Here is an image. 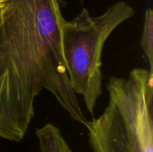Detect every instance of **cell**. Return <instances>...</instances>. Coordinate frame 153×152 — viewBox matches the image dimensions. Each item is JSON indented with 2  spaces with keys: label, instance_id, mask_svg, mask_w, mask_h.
<instances>
[{
  "label": "cell",
  "instance_id": "3957f363",
  "mask_svg": "<svg viewBox=\"0 0 153 152\" xmlns=\"http://www.w3.org/2000/svg\"><path fill=\"white\" fill-rule=\"evenodd\" d=\"M153 107L142 97L117 95L87 122L93 152H153Z\"/></svg>",
  "mask_w": 153,
  "mask_h": 152
},
{
  "label": "cell",
  "instance_id": "277c9868",
  "mask_svg": "<svg viewBox=\"0 0 153 152\" xmlns=\"http://www.w3.org/2000/svg\"><path fill=\"white\" fill-rule=\"evenodd\" d=\"M40 152H73L59 128L47 123L36 130Z\"/></svg>",
  "mask_w": 153,
  "mask_h": 152
},
{
  "label": "cell",
  "instance_id": "52a82bcc",
  "mask_svg": "<svg viewBox=\"0 0 153 152\" xmlns=\"http://www.w3.org/2000/svg\"><path fill=\"white\" fill-rule=\"evenodd\" d=\"M1 19H2V9L0 10V23L1 22Z\"/></svg>",
  "mask_w": 153,
  "mask_h": 152
},
{
  "label": "cell",
  "instance_id": "7a4b0ae2",
  "mask_svg": "<svg viewBox=\"0 0 153 152\" xmlns=\"http://www.w3.org/2000/svg\"><path fill=\"white\" fill-rule=\"evenodd\" d=\"M134 13L128 2L119 1L99 16H91L88 9L83 8L72 20L63 22L62 50L69 80L76 95L83 96L91 115L102 93V54L105 43Z\"/></svg>",
  "mask_w": 153,
  "mask_h": 152
},
{
  "label": "cell",
  "instance_id": "6da1fadb",
  "mask_svg": "<svg viewBox=\"0 0 153 152\" xmlns=\"http://www.w3.org/2000/svg\"><path fill=\"white\" fill-rule=\"evenodd\" d=\"M59 0H4L0 23V138L20 142L47 89L72 119L88 120L72 88L62 50Z\"/></svg>",
  "mask_w": 153,
  "mask_h": 152
},
{
  "label": "cell",
  "instance_id": "8992f818",
  "mask_svg": "<svg viewBox=\"0 0 153 152\" xmlns=\"http://www.w3.org/2000/svg\"><path fill=\"white\" fill-rule=\"evenodd\" d=\"M4 5V0H0V10L3 8Z\"/></svg>",
  "mask_w": 153,
  "mask_h": 152
},
{
  "label": "cell",
  "instance_id": "5b68a950",
  "mask_svg": "<svg viewBox=\"0 0 153 152\" xmlns=\"http://www.w3.org/2000/svg\"><path fill=\"white\" fill-rule=\"evenodd\" d=\"M140 44L147 58L149 71L153 72V11L151 8L145 12Z\"/></svg>",
  "mask_w": 153,
  "mask_h": 152
}]
</instances>
